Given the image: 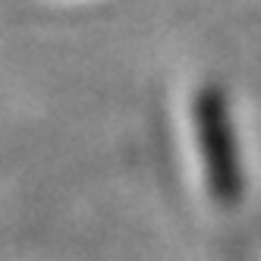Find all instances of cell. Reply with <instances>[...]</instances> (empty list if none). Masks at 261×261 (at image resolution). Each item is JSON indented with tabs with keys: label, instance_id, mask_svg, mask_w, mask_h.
<instances>
[{
	"label": "cell",
	"instance_id": "cell-1",
	"mask_svg": "<svg viewBox=\"0 0 261 261\" xmlns=\"http://www.w3.org/2000/svg\"><path fill=\"white\" fill-rule=\"evenodd\" d=\"M195 129L204 154V173H208L211 195L223 208H233L242 195V176H239V158L233 145L227 104L214 88H204L195 98Z\"/></svg>",
	"mask_w": 261,
	"mask_h": 261
}]
</instances>
